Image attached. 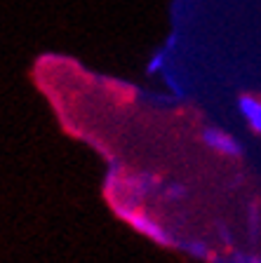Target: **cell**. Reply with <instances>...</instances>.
I'll return each instance as SVG.
<instances>
[{
	"instance_id": "cell-1",
	"label": "cell",
	"mask_w": 261,
	"mask_h": 263,
	"mask_svg": "<svg viewBox=\"0 0 261 263\" xmlns=\"http://www.w3.org/2000/svg\"><path fill=\"white\" fill-rule=\"evenodd\" d=\"M240 110L245 113V118H247V122H250L252 129L261 134V101L259 99L242 97L240 99Z\"/></svg>"
}]
</instances>
